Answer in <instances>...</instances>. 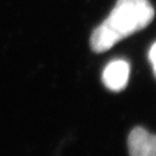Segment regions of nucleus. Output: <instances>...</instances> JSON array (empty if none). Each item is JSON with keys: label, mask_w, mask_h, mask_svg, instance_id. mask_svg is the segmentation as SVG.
I'll use <instances>...</instances> for the list:
<instances>
[{"label": "nucleus", "mask_w": 156, "mask_h": 156, "mask_svg": "<svg viewBox=\"0 0 156 156\" xmlns=\"http://www.w3.org/2000/svg\"><path fill=\"white\" fill-rule=\"evenodd\" d=\"M153 18L154 9L149 0H118L108 17L92 31L90 48L97 54L106 52L147 27Z\"/></svg>", "instance_id": "1"}, {"label": "nucleus", "mask_w": 156, "mask_h": 156, "mask_svg": "<svg viewBox=\"0 0 156 156\" xmlns=\"http://www.w3.org/2000/svg\"><path fill=\"white\" fill-rule=\"evenodd\" d=\"M130 156H156V137L142 127L133 128L128 136Z\"/></svg>", "instance_id": "2"}, {"label": "nucleus", "mask_w": 156, "mask_h": 156, "mask_svg": "<svg viewBox=\"0 0 156 156\" xmlns=\"http://www.w3.org/2000/svg\"><path fill=\"white\" fill-rule=\"evenodd\" d=\"M130 65L127 61L119 59L111 61L104 70L103 82L108 90L119 92L128 84Z\"/></svg>", "instance_id": "3"}, {"label": "nucleus", "mask_w": 156, "mask_h": 156, "mask_svg": "<svg viewBox=\"0 0 156 156\" xmlns=\"http://www.w3.org/2000/svg\"><path fill=\"white\" fill-rule=\"evenodd\" d=\"M149 59L151 62V66L153 69V74L155 76V73H156V44H155V42L152 44L150 51H149Z\"/></svg>", "instance_id": "4"}]
</instances>
